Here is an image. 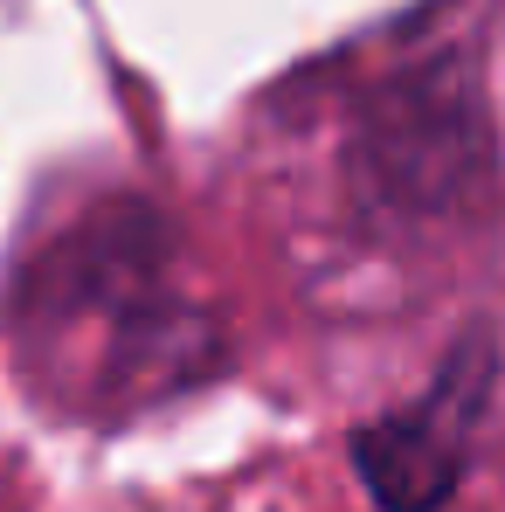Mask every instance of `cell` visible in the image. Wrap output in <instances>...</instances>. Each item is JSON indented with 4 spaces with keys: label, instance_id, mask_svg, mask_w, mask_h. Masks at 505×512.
<instances>
[{
    "label": "cell",
    "instance_id": "cell-1",
    "mask_svg": "<svg viewBox=\"0 0 505 512\" xmlns=\"http://www.w3.org/2000/svg\"><path fill=\"white\" fill-rule=\"evenodd\" d=\"M485 388H492V346L464 340L409 409L353 436V464L388 512H436L450 499L464 450H471V423L485 409Z\"/></svg>",
    "mask_w": 505,
    "mask_h": 512
}]
</instances>
